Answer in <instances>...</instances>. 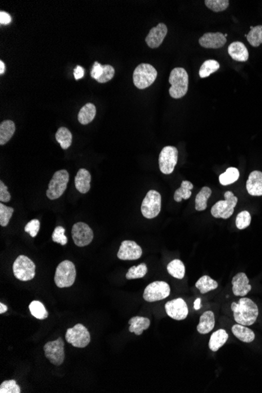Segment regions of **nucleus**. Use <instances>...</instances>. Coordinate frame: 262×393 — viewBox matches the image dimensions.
I'll use <instances>...</instances> for the list:
<instances>
[{
    "mask_svg": "<svg viewBox=\"0 0 262 393\" xmlns=\"http://www.w3.org/2000/svg\"><path fill=\"white\" fill-rule=\"evenodd\" d=\"M90 181H91V175L86 169L79 170L76 177H75V185L77 190L80 193L85 194L88 193L90 189Z\"/></svg>",
    "mask_w": 262,
    "mask_h": 393,
    "instance_id": "412c9836",
    "label": "nucleus"
},
{
    "mask_svg": "<svg viewBox=\"0 0 262 393\" xmlns=\"http://www.w3.org/2000/svg\"><path fill=\"white\" fill-rule=\"evenodd\" d=\"M239 177H240V171L238 169L235 168V167H229L227 169L225 172L219 176V181H220L221 185L226 186V185H232L236 181H238Z\"/></svg>",
    "mask_w": 262,
    "mask_h": 393,
    "instance_id": "473e14b6",
    "label": "nucleus"
},
{
    "mask_svg": "<svg viewBox=\"0 0 262 393\" xmlns=\"http://www.w3.org/2000/svg\"><path fill=\"white\" fill-rule=\"evenodd\" d=\"M57 141L60 144L61 149H68L72 143V135L66 127H60L55 135Z\"/></svg>",
    "mask_w": 262,
    "mask_h": 393,
    "instance_id": "7c9ffc66",
    "label": "nucleus"
},
{
    "mask_svg": "<svg viewBox=\"0 0 262 393\" xmlns=\"http://www.w3.org/2000/svg\"><path fill=\"white\" fill-rule=\"evenodd\" d=\"M102 73L103 65H101L100 63H98V61H95L94 65H93L91 72H90V76H91L92 78L95 79L97 80V79H98L100 78V77L102 76Z\"/></svg>",
    "mask_w": 262,
    "mask_h": 393,
    "instance_id": "49530a36",
    "label": "nucleus"
},
{
    "mask_svg": "<svg viewBox=\"0 0 262 393\" xmlns=\"http://www.w3.org/2000/svg\"><path fill=\"white\" fill-rule=\"evenodd\" d=\"M237 203L238 198L231 191H228L224 193V200L217 202L210 210V212L215 218H229L233 215Z\"/></svg>",
    "mask_w": 262,
    "mask_h": 393,
    "instance_id": "39448f33",
    "label": "nucleus"
},
{
    "mask_svg": "<svg viewBox=\"0 0 262 393\" xmlns=\"http://www.w3.org/2000/svg\"><path fill=\"white\" fill-rule=\"evenodd\" d=\"M251 222V216L248 211H243L240 212L236 219V225L237 229L242 230L250 226Z\"/></svg>",
    "mask_w": 262,
    "mask_h": 393,
    "instance_id": "ea45409f",
    "label": "nucleus"
},
{
    "mask_svg": "<svg viewBox=\"0 0 262 393\" xmlns=\"http://www.w3.org/2000/svg\"><path fill=\"white\" fill-rule=\"evenodd\" d=\"M15 131L16 127L13 121H2L0 124V145H6L14 136Z\"/></svg>",
    "mask_w": 262,
    "mask_h": 393,
    "instance_id": "a878e982",
    "label": "nucleus"
},
{
    "mask_svg": "<svg viewBox=\"0 0 262 393\" xmlns=\"http://www.w3.org/2000/svg\"><path fill=\"white\" fill-rule=\"evenodd\" d=\"M11 199V195L8 192L7 187L2 181H0V201L2 203H7Z\"/></svg>",
    "mask_w": 262,
    "mask_h": 393,
    "instance_id": "a18cd8bd",
    "label": "nucleus"
},
{
    "mask_svg": "<svg viewBox=\"0 0 262 393\" xmlns=\"http://www.w3.org/2000/svg\"><path fill=\"white\" fill-rule=\"evenodd\" d=\"M245 37L249 43L254 47H258L262 44V25L256 27L250 26V31Z\"/></svg>",
    "mask_w": 262,
    "mask_h": 393,
    "instance_id": "f704fd0d",
    "label": "nucleus"
},
{
    "mask_svg": "<svg viewBox=\"0 0 262 393\" xmlns=\"http://www.w3.org/2000/svg\"><path fill=\"white\" fill-rule=\"evenodd\" d=\"M67 342L76 348H85L90 344V334L86 327L78 323L72 328H68L65 334Z\"/></svg>",
    "mask_w": 262,
    "mask_h": 393,
    "instance_id": "1a4fd4ad",
    "label": "nucleus"
},
{
    "mask_svg": "<svg viewBox=\"0 0 262 393\" xmlns=\"http://www.w3.org/2000/svg\"><path fill=\"white\" fill-rule=\"evenodd\" d=\"M232 292L235 296L244 297L251 291V285L244 273H240L232 280Z\"/></svg>",
    "mask_w": 262,
    "mask_h": 393,
    "instance_id": "a211bd4d",
    "label": "nucleus"
},
{
    "mask_svg": "<svg viewBox=\"0 0 262 393\" xmlns=\"http://www.w3.org/2000/svg\"><path fill=\"white\" fill-rule=\"evenodd\" d=\"M14 276L20 281L32 280L36 275V265L27 256L20 255L13 265Z\"/></svg>",
    "mask_w": 262,
    "mask_h": 393,
    "instance_id": "0eeeda50",
    "label": "nucleus"
},
{
    "mask_svg": "<svg viewBox=\"0 0 262 393\" xmlns=\"http://www.w3.org/2000/svg\"><path fill=\"white\" fill-rule=\"evenodd\" d=\"M148 273V268L144 263L135 265L129 269L126 273V278L127 279H135L143 278Z\"/></svg>",
    "mask_w": 262,
    "mask_h": 393,
    "instance_id": "e433bc0d",
    "label": "nucleus"
},
{
    "mask_svg": "<svg viewBox=\"0 0 262 393\" xmlns=\"http://www.w3.org/2000/svg\"><path fill=\"white\" fill-rule=\"evenodd\" d=\"M205 5L214 12H222L226 10L229 6L228 0H206Z\"/></svg>",
    "mask_w": 262,
    "mask_h": 393,
    "instance_id": "4c0bfd02",
    "label": "nucleus"
},
{
    "mask_svg": "<svg viewBox=\"0 0 262 393\" xmlns=\"http://www.w3.org/2000/svg\"><path fill=\"white\" fill-rule=\"evenodd\" d=\"M19 385L14 380L5 381L0 385V393H20Z\"/></svg>",
    "mask_w": 262,
    "mask_h": 393,
    "instance_id": "a19ab883",
    "label": "nucleus"
},
{
    "mask_svg": "<svg viewBox=\"0 0 262 393\" xmlns=\"http://www.w3.org/2000/svg\"><path fill=\"white\" fill-rule=\"evenodd\" d=\"M246 190L253 196H262V172L254 171L250 173L246 181Z\"/></svg>",
    "mask_w": 262,
    "mask_h": 393,
    "instance_id": "6ab92c4d",
    "label": "nucleus"
},
{
    "mask_svg": "<svg viewBox=\"0 0 262 393\" xmlns=\"http://www.w3.org/2000/svg\"><path fill=\"white\" fill-rule=\"evenodd\" d=\"M193 184L190 181H183L180 188L175 191L174 195V200L180 203L182 199H188L192 196Z\"/></svg>",
    "mask_w": 262,
    "mask_h": 393,
    "instance_id": "c756f323",
    "label": "nucleus"
},
{
    "mask_svg": "<svg viewBox=\"0 0 262 393\" xmlns=\"http://www.w3.org/2000/svg\"><path fill=\"white\" fill-rule=\"evenodd\" d=\"M215 316L212 311H206L200 318V323L197 326V331L201 334H206L214 328Z\"/></svg>",
    "mask_w": 262,
    "mask_h": 393,
    "instance_id": "4be33fe9",
    "label": "nucleus"
},
{
    "mask_svg": "<svg viewBox=\"0 0 262 393\" xmlns=\"http://www.w3.org/2000/svg\"><path fill=\"white\" fill-rule=\"evenodd\" d=\"M72 236L76 246L86 247L92 242L94 233L88 225L83 222H78L72 227Z\"/></svg>",
    "mask_w": 262,
    "mask_h": 393,
    "instance_id": "ddd939ff",
    "label": "nucleus"
},
{
    "mask_svg": "<svg viewBox=\"0 0 262 393\" xmlns=\"http://www.w3.org/2000/svg\"><path fill=\"white\" fill-rule=\"evenodd\" d=\"M178 150L176 147L166 146L162 149L159 157L160 170L164 175H170L178 163Z\"/></svg>",
    "mask_w": 262,
    "mask_h": 393,
    "instance_id": "9b49d317",
    "label": "nucleus"
},
{
    "mask_svg": "<svg viewBox=\"0 0 262 393\" xmlns=\"http://www.w3.org/2000/svg\"><path fill=\"white\" fill-rule=\"evenodd\" d=\"M228 339V334L226 331L223 329L218 330L210 336L209 348L211 351L216 353L226 343Z\"/></svg>",
    "mask_w": 262,
    "mask_h": 393,
    "instance_id": "b1692460",
    "label": "nucleus"
},
{
    "mask_svg": "<svg viewBox=\"0 0 262 393\" xmlns=\"http://www.w3.org/2000/svg\"><path fill=\"white\" fill-rule=\"evenodd\" d=\"M228 52L233 60L240 62H245L249 59L248 50L241 42H233L231 43L228 46Z\"/></svg>",
    "mask_w": 262,
    "mask_h": 393,
    "instance_id": "aec40b11",
    "label": "nucleus"
},
{
    "mask_svg": "<svg viewBox=\"0 0 262 393\" xmlns=\"http://www.w3.org/2000/svg\"><path fill=\"white\" fill-rule=\"evenodd\" d=\"M7 311V306L2 303H0V314L6 313Z\"/></svg>",
    "mask_w": 262,
    "mask_h": 393,
    "instance_id": "603ef678",
    "label": "nucleus"
},
{
    "mask_svg": "<svg viewBox=\"0 0 262 393\" xmlns=\"http://www.w3.org/2000/svg\"><path fill=\"white\" fill-rule=\"evenodd\" d=\"M29 310H30L31 314H32L36 319H45L48 317L49 313L45 308L44 305L42 303L39 301H33L31 303L29 306Z\"/></svg>",
    "mask_w": 262,
    "mask_h": 393,
    "instance_id": "c9c22d12",
    "label": "nucleus"
},
{
    "mask_svg": "<svg viewBox=\"0 0 262 393\" xmlns=\"http://www.w3.org/2000/svg\"><path fill=\"white\" fill-rule=\"evenodd\" d=\"M212 194V190L209 187H202L196 196V208L197 211H203L207 207V200Z\"/></svg>",
    "mask_w": 262,
    "mask_h": 393,
    "instance_id": "c85d7f7f",
    "label": "nucleus"
},
{
    "mask_svg": "<svg viewBox=\"0 0 262 393\" xmlns=\"http://www.w3.org/2000/svg\"><path fill=\"white\" fill-rule=\"evenodd\" d=\"M95 116L96 107L92 103H87L80 109L78 114V120L82 125H87L94 120Z\"/></svg>",
    "mask_w": 262,
    "mask_h": 393,
    "instance_id": "bb28decb",
    "label": "nucleus"
},
{
    "mask_svg": "<svg viewBox=\"0 0 262 393\" xmlns=\"http://www.w3.org/2000/svg\"><path fill=\"white\" fill-rule=\"evenodd\" d=\"M115 75V69L112 65L109 64H104L103 65V73L102 76L100 78L97 79L98 82L100 83H104V82L110 81Z\"/></svg>",
    "mask_w": 262,
    "mask_h": 393,
    "instance_id": "37998d69",
    "label": "nucleus"
},
{
    "mask_svg": "<svg viewBox=\"0 0 262 393\" xmlns=\"http://www.w3.org/2000/svg\"><path fill=\"white\" fill-rule=\"evenodd\" d=\"M226 42V37L222 32H207L199 39L200 46L206 49L222 48Z\"/></svg>",
    "mask_w": 262,
    "mask_h": 393,
    "instance_id": "dca6fc26",
    "label": "nucleus"
},
{
    "mask_svg": "<svg viewBox=\"0 0 262 393\" xmlns=\"http://www.w3.org/2000/svg\"><path fill=\"white\" fill-rule=\"evenodd\" d=\"M142 255V249L134 241H122L119 250L117 257L122 261H134L140 258Z\"/></svg>",
    "mask_w": 262,
    "mask_h": 393,
    "instance_id": "2eb2a0df",
    "label": "nucleus"
},
{
    "mask_svg": "<svg viewBox=\"0 0 262 393\" xmlns=\"http://www.w3.org/2000/svg\"><path fill=\"white\" fill-rule=\"evenodd\" d=\"M11 20H12V18L8 13L4 12V11L0 12V24L7 25L11 22Z\"/></svg>",
    "mask_w": 262,
    "mask_h": 393,
    "instance_id": "de8ad7c7",
    "label": "nucleus"
},
{
    "mask_svg": "<svg viewBox=\"0 0 262 393\" xmlns=\"http://www.w3.org/2000/svg\"><path fill=\"white\" fill-rule=\"evenodd\" d=\"M231 309L236 323L243 326H251L258 319V308L256 304L247 297H242L238 302H232Z\"/></svg>",
    "mask_w": 262,
    "mask_h": 393,
    "instance_id": "f257e3e1",
    "label": "nucleus"
},
{
    "mask_svg": "<svg viewBox=\"0 0 262 393\" xmlns=\"http://www.w3.org/2000/svg\"><path fill=\"white\" fill-rule=\"evenodd\" d=\"M167 32H168V28L166 27V24L163 23H160L157 26L151 29L145 38L147 45L152 49L158 48L164 40Z\"/></svg>",
    "mask_w": 262,
    "mask_h": 393,
    "instance_id": "f3484780",
    "label": "nucleus"
},
{
    "mask_svg": "<svg viewBox=\"0 0 262 393\" xmlns=\"http://www.w3.org/2000/svg\"><path fill=\"white\" fill-rule=\"evenodd\" d=\"M170 287L164 281H155L147 286L144 290L143 298L148 302L161 301L169 297Z\"/></svg>",
    "mask_w": 262,
    "mask_h": 393,
    "instance_id": "9d476101",
    "label": "nucleus"
},
{
    "mask_svg": "<svg viewBox=\"0 0 262 393\" xmlns=\"http://www.w3.org/2000/svg\"><path fill=\"white\" fill-rule=\"evenodd\" d=\"M167 271L169 274L174 278L181 279L185 275V267L182 261L179 259H175L169 263L167 265Z\"/></svg>",
    "mask_w": 262,
    "mask_h": 393,
    "instance_id": "2f4dec72",
    "label": "nucleus"
},
{
    "mask_svg": "<svg viewBox=\"0 0 262 393\" xmlns=\"http://www.w3.org/2000/svg\"><path fill=\"white\" fill-rule=\"evenodd\" d=\"M157 71L149 64H141L135 68L133 74L134 86L140 90L146 89L156 81Z\"/></svg>",
    "mask_w": 262,
    "mask_h": 393,
    "instance_id": "7ed1b4c3",
    "label": "nucleus"
},
{
    "mask_svg": "<svg viewBox=\"0 0 262 393\" xmlns=\"http://www.w3.org/2000/svg\"><path fill=\"white\" fill-rule=\"evenodd\" d=\"M5 70H6V65H5L4 62L1 60H0V75L3 74Z\"/></svg>",
    "mask_w": 262,
    "mask_h": 393,
    "instance_id": "3c124183",
    "label": "nucleus"
},
{
    "mask_svg": "<svg viewBox=\"0 0 262 393\" xmlns=\"http://www.w3.org/2000/svg\"><path fill=\"white\" fill-rule=\"evenodd\" d=\"M129 331L130 333H134L139 336L142 334L143 331L149 328L151 322L149 319L145 317L134 316L129 320Z\"/></svg>",
    "mask_w": 262,
    "mask_h": 393,
    "instance_id": "5701e85b",
    "label": "nucleus"
},
{
    "mask_svg": "<svg viewBox=\"0 0 262 393\" xmlns=\"http://www.w3.org/2000/svg\"><path fill=\"white\" fill-rule=\"evenodd\" d=\"M46 359L55 366H60L64 363V343L61 337L57 340L49 341L43 347Z\"/></svg>",
    "mask_w": 262,
    "mask_h": 393,
    "instance_id": "f8f14e48",
    "label": "nucleus"
},
{
    "mask_svg": "<svg viewBox=\"0 0 262 393\" xmlns=\"http://www.w3.org/2000/svg\"><path fill=\"white\" fill-rule=\"evenodd\" d=\"M40 229V221L37 220V219H33V220L29 221V222L25 225V227H24V232L28 233L31 236L34 238V237H36L37 234H38Z\"/></svg>",
    "mask_w": 262,
    "mask_h": 393,
    "instance_id": "c03bdc74",
    "label": "nucleus"
},
{
    "mask_svg": "<svg viewBox=\"0 0 262 393\" xmlns=\"http://www.w3.org/2000/svg\"><path fill=\"white\" fill-rule=\"evenodd\" d=\"M76 267L72 261H62L58 265L54 275V282L59 288L72 287L76 280Z\"/></svg>",
    "mask_w": 262,
    "mask_h": 393,
    "instance_id": "20e7f679",
    "label": "nucleus"
},
{
    "mask_svg": "<svg viewBox=\"0 0 262 393\" xmlns=\"http://www.w3.org/2000/svg\"><path fill=\"white\" fill-rule=\"evenodd\" d=\"M196 287L200 290V293L204 295L210 291L216 290L218 287V283L208 275H203L196 282Z\"/></svg>",
    "mask_w": 262,
    "mask_h": 393,
    "instance_id": "cd10ccee",
    "label": "nucleus"
},
{
    "mask_svg": "<svg viewBox=\"0 0 262 393\" xmlns=\"http://www.w3.org/2000/svg\"><path fill=\"white\" fill-rule=\"evenodd\" d=\"M84 68H82V66H80V65H77V67L74 69V77L76 80H78L80 79H82V77H84Z\"/></svg>",
    "mask_w": 262,
    "mask_h": 393,
    "instance_id": "09e8293b",
    "label": "nucleus"
},
{
    "mask_svg": "<svg viewBox=\"0 0 262 393\" xmlns=\"http://www.w3.org/2000/svg\"><path fill=\"white\" fill-rule=\"evenodd\" d=\"M165 310L168 316L175 320H183L188 315V308L184 299L177 298L166 303Z\"/></svg>",
    "mask_w": 262,
    "mask_h": 393,
    "instance_id": "4468645a",
    "label": "nucleus"
},
{
    "mask_svg": "<svg viewBox=\"0 0 262 393\" xmlns=\"http://www.w3.org/2000/svg\"><path fill=\"white\" fill-rule=\"evenodd\" d=\"M69 181V175L66 170H60L54 173L48 185L46 196L51 200L60 198L66 190Z\"/></svg>",
    "mask_w": 262,
    "mask_h": 393,
    "instance_id": "423d86ee",
    "label": "nucleus"
},
{
    "mask_svg": "<svg viewBox=\"0 0 262 393\" xmlns=\"http://www.w3.org/2000/svg\"><path fill=\"white\" fill-rule=\"evenodd\" d=\"M162 197L156 190L148 191L141 203V214L145 218L152 219L158 216L161 211Z\"/></svg>",
    "mask_w": 262,
    "mask_h": 393,
    "instance_id": "6e6552de",
    "label": "nucleus"
},
{
    "mask_svg": "<svg viewBox=\"0 0 262 393\" xmlns=\"http://www.w3.org/2000/svg\"><path fill=\"white\" fill-rule=\"evenodd\" d=\"M201 307H202V305H201V299H196L194 302V309H196V310H199V309H201Z\"/></svg>",
    "mask_w": 262,
    "mask_h": 393,
    "instance_id": "8fccbe9b",
    "label": "nucleus"
},
{
    "mask_svg": "<svg viewBox=\"0 0 262 393\" xmlns=\"http://www.w3.org/2000/svg\"><path fill=\"white\" fill-rule=\"evenodd\" d=\"M169 82L171 84L169 93L173 98H181L188 90V75L183 68H175L171 71Z\"/></svg>",
    "mask_w": 262,
    "mask_h": 393,
    "instance_id": "f03ea898",
    "label": "nucleus"
},
{
    "mask_svg": "<svg viewBox=\"0 0 262 393\" xmlns=\"http://www.w3.org/2000/svg\"><path fill=\"white\" fill-rule=\"evenodd\" d=\"M232 331L235 337L245 343H250L255 339V334L252 330L239 323L232 326Z\"/></svg>",
    "mask_w": 262,
    "mask_h": 393,
    "instance_id": "393cba45",
    "label": "nucleus"
},
{
    "mask_svg": "<svg viewBox=\"0 0 262 393\" xmlns=\"http://www.w3.org/2000/svg\"><path fill=\"white\" fill-rule=\"evenodd\" d=\"M220 68V64L215 60H207L202 63L200 67V78H206L210 77L212 73H215Z\"/></svg>",
    "mask_w": 262,
    "mask_h": 393,
    "instance_id": "72a5a7b5",
    "label": "nucleus"
},
{
    "mask_svg": "<svg viewBox=\"0 0 262 393\" xmlns=\"http://www.w3.org/2000/svg\"><path fill=\"white\" fill-rule=\"evenodd\" d=\"M64 233H65V229H64L63 227H56L52 234L53 241L55 243L62 245V246L66 245L68 243V238Z\"/></svg>",
    "mask_w": 262,
    "mask_h": 393,
    "instance_id": "79ce46f5",
    "label": "nucleus"
},
{
    "mask_svg": "<svg viewBox=\"0 0 262 393\" xmlns=\"http://www.w3.org/2000/svg\"><path fill=\"white\" fill-rule=\"evenodd\" d=\"M14 208L6 207L3 203H0V225L6 227L8 225L10 220L12 217Z\"/></svg>",
    "mask_w": 262,
    "mask_h": 393,
    "instance_id": "58836bf2",
    "label": "nucleus"
}]
</instances>
